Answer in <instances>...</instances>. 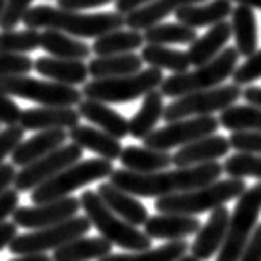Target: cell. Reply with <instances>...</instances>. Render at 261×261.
<instances>
[{
    "instance_id": "60d3db41",
    "label": "cell",
    "mask_w": 261,
    "mask_h": 261,
    "mask_svg": "<svg viewBox=\"0 0 261 261\" xmlns=\"http://www.w3.org/2000/svg\"><path fill=\"white\" fill-rule=\"evenodd\" d=\"M259 78H261V50H256L251 57L246 58L245 63L237 66V70L231 74L233 83L238 86L250 85Z\"/></svg>"
},
{
    "instance_id": "52a82bcc",
    "label": "cell",
    "mask_w": 261,
    "mask_h": 261,
    "mask_svg": "<svg viewBox=\"0 0 261 261\" xmlns=\"http://www.w3.org/2000/svg\"><path fill=\"white\" fill-rule=\"evenodd\" d=\"M113 162L106 159H88L78 161L73 166L61 170L60 174L51 177L50 180L38 185L32 190V202L35 205L58 200V198L70 197L71 192L85 187L96 180H102L113 174Z\"/></svg>"
},
{
    "instance_id": "7402d4cb",
    "label": "cell",
    "mask_w": 261,
    "mask_h": 261,
    "mask_svg": "<svg viewBox=\"0 0 261 261\" xmlns=\"http://www.w3.org/2000/svg\"><path fill=\"white\" fill-rule=\"evenodd\" d=\"M68 139L73 144H76L81 149H88L91 152L98 154L101 159L106 161H116L119 159V155L122 152L121 141L116 137L109 136L105 130H101L98 127L91 126H74L68 133Z\"/></svg>"
},
{
    "instance_id": "d6986e66",
    "label": "cell",
    "mask_w": 261,
    "mask_h": 261,
    "mask_svg": "<svg viewBox=\"0 0 261 261\" xmlns=\"http://www.w3.org/2000/svg\"><path fill=\"white\" fill-rule=\"evenodd\" d=\"M68 139V133L63 129L40 130L38 134L27 141H22L12 152V164L15 167H25L29 164L42 159L43 155L61 147Z\"/></svg>"
},
{
    "instance_id": "7dc6e473",
    "label": "cell",
    "mask_w": 261,
    "mask_h": 261,
    "mask_svg": "<svg viewBox=\"0 0 261 261\" xmlns=\"http://www.w3.org/2000/svg\"><path fill=\"white\" fill-rule=\"evenodd\" d=\"M240 261H261V223L253 231L242 256H240Z\"/></svg>"
},
{
    "instance_id": "db71d44e",
    "label": "cell",
    "mask_w": 261,
    "mask_h": 261,
    "mask_svg": "<svg viewBox=\"0 0 261 261\" xmlns=\"http://www.w3.org/2000/svg\"><path fill=\"white\" fill-rule=\"evenodd\" d=\"M10 261H53L45 253H30V255H20L17 259H10Z\"/></svg>"
},
{
    "instance_id": "cb8c5ba5",
    "label": "cell",
    "mask_w": 261,
    "mask_h": 261,
    "mask_svg": "<svg viewBox=\"0 0 261 261\" xmlns=\"http://www.w3.org/2000/svg\"><path fill=\"white\" fill-rule=\"evenodd\" d=\"M230 38H231L230 22H225L223 20V22L214 25L203 37L197 38L194 43H190L189 50L185 51L189 57L190 66L195 68L202 66L212 61L215 57H218V53L223 50Z\"/></svg>"
},
{
    "instance_id": "30bf717a",
    "label": "cell",
    "mask_w": 261,
    "mask_h": 261,
    "mask_svg": "<svg viewBox=\"0 0 261 261\" xmlns=\"http://www.w3.org/2000/svg\"><path fill=\"white\" fill-rule=\"evenodd\" d=\"M242 98V88L238 85H220L205 91L190 93L177 98L166 106L162 119L174 122L178 119L195 118V116H210L212 113H222L233 106Z\"/></svg>"
},
{
    "instance_id": "83f0119b",
    "label": "cell",
    "mask_w": 261,
    "mask_h": 261,
    "mask_svg": "<svg viewBox=\"0 0 261 261\" xmlns=\"http://www.w3.org/2000/svg\"><path fill=\"white\" fill-rule=\"evenodd\" d=\"M230 25L238 55L245 58L251 57L258 50V23L253 9L246 5H237L231 10Z\"/></svg>"
},
{
    "instance_id": "4316f807",
    "label": "cell",
    "mask_w": 261,
    "mask_h": 261,
    "mask_svg": "<svg viewBox=\"0 0 261 261\" xmlns=\"http://www.w3.org/2000/svg\"><path fill=\"white\" fill-rule=\"evenodd\" d=\"M231 2L230 0H210L208 4H197L187 5L178 9L174 15L177 22H180L192 29H200V27H214L231 15Z\"/></svg>"
},
{
    "instance_id": "d6a6232c",
    "label": "cell",
    "mask_w": 261,
    "mask_h": 261,
    "mask_svg": "<svg viewBox=\"0 0 261 261\" xmlns=\"http://www.w3.org/2000/svg\"><path fill=\"white\" fill-rule=\"evenodd\" d=\"M144 45V37L137 30H114L106 35L98 37L93 42L91 51L96 57H109V55L133 53Z\"/></svg>"
},
{
    "instance_id": "ac0fdd59",
    "label": "cell",
    "mask_w": 261,
    "mask_h": 261,
    "mask_svg": "<svg viewBox=\"0 0 261 261\" xmlns=\"http://www.w3.org/2000/svg\"><path fill=\"white\" fill-rule=\"evenodd\" d=\"M200 226V220L194 215L161 214L147 218V222L144 223V233L149 238L174 242V240H184L185 237L195 235Z\"/></svg>"
},
{
    "instance_id": "1f68e13d",
    "label": "cell",
    "mask_w": 261,
    "mask_h": 261,
    "mask_svg": "<svg viewBox=\"0 0 261 261\" xmlns=\"http://www.w3.org/2000/svg\"><path fill=\"white\" fill-rule=\"evenodd\" d=\"M164 109H166V106H164L162 93L157 91V89L147 93L144 96L139 111L129 119V134L134 139L147 137L155 129L157 122L162 119Z\"/></svg>"
},
{
    "instance_id": "5bb4252c",
    "label": "cell",
    "mask_w": 261,
    "mask_h": 261,
    "mask_svg": "<svg viewBox=\"0 0 261 261\" xmlns=\"http://www.w3.org/2000/svg\"><path fill=\"white\" fill-rule=\"evenodd\" d=\"M80 208V198L70 195L53 202L40 203L37 207H18L13 212V223L22 228L40 230L76 217Z\"/></svg>"
},
{
    "instance_id": "d590c367",
    "label": "cell",
    "mask_w": 261,
    "mask_h": 261,
    "mask_svg": "<svg viewBox=\"0 0 261 261\" xmlns=\"http://www.w3.org/2000/svg\"><path fill=\"white\" fill-rule=\"evenodd\" d=\"M220 126L231 130V133H261V108L243 105L230 106L223 109L218 116Z\"/></svg>"
},
{
    "instance_id": "9f6ffc18",
    "label": "cell",
    "mask_w": 261,
    "mask_h": 261,
    "mask_svg": "<svg viewBox=\"0 0 261 261\" xmlns=\"http://www.w3.org/2000/svg\"><path fill=\"white\" fill-rule=\"evenodd\" d=\"M5 4H7V0H0V20H2V15H4V10H5Z\"/></svg>"
},
{
    "instance_id": "e0dca14e",
    "label": "cell",
    "mask_w": 261,
    "mask_h": 261,
    "mask_svg": "<svg viewBox=\"0 0 261 261\" xmlns=\"http://www.w3.org/2000/svg\"><path fill=\"white\" fill-rule=\"evenodd\" d=\"M231 149L228 137L220 134H210L207 137L194 141L184 146L172 155V164L177 167H192L198 164L215 162L222 159Z\"/></svg>"
},
{
    "instance_id": "11a10c76",
    "label": "cell",
    "mask_w": 261,
    "mask_h": 261,
    "mask_svg": "<svg viewBox=\"0 0 261 261\" xmlns=\"http://www.w3.org/2000/svg\"><path fill=\"white\" fill-rule=\"evenodd\" d=\"M230 2H237L238 5H246L250 9L261 10V0H230Z\"/></svg>"
},
{
    "instance_id": "8992f818",
    "label": "cell",
    "mask_w": 261,
    "mask_h": 261,
    "mask_svg": "<svg viewBox=\"0 0 261 261\" xmlns=\"http://www.w3.org/2000/svg\"><path fill=\"white\" fill-rule=\"evenodd\" d=\"M162 80V70L147 68L126 76L86 81L81 93L86 99H94L105 105H121L144 98L147 93L159 88Z\"/></svg>"
},
{
    "instance_id": "ffe728a7",
    "label": "cell",
    "mask_w": 261,
    "mask_h": 261,
    "mask_svg": "<svg viewBox=\"0 0 261 261\" xmlns=\"http://www.w3.org/2000/svg\"><path fill=\"white\" fill-rule=\"evenodd\" d=\"M33 70L40 76L48 78L55 83L76 86L85 85L89 76L88 65L81 60H65V58H53V57H40L33 61Z\"/></svg>"
},
{
    "instance_id": "f35d334b",
    "label": "cell",
    "mask_w": 261,
    "mask_h": 261,
    "mask_svg": "<svg viewBox=\"0 0 261 261\" xmlns=\"http://www.w3.org/2000/svg\"><path fill=\"white\" fill-rule=\"evenodd\" d=\"M223 172L231 178H246L255 177L261 180V155L250 152H238L225 161Z\"/></svg>"
},
{
    "instance_id": "5b68a950",
    "label": "cell",
    "mask_w": 261,
    "mask_h": 261,
    "mask_svg": "<svg viewBox=\"0 0 261 261\" xmlns=\"http://www.w3.org/2000/svg\"><path fill=\"white\" fill-rule=\"evenodd\" d=\"M238 58L240 55L237 48H223L218 53V57H215L208 63L197 66L192 71L174 73L169 78H164L159 91L167 98H180V96L190 93L205 91V89L220 86L237 70Z\"/></svg>"
},
{
    "instance_id": "4dcf8cb0",
    "label": "cell",
    "mask_w": 261,
    "mask_h": 261,
    "mask_svg": "<svg viewBox=\"0 0 261 261\" xmlns=\"http://www.w3.org/2000/svg\"><path fill=\"white\" fill-rule=\"evenodd\" d=\"M40 48L53 58L86 60L91 55V46L83 40H76L58 30H43L40 33Z\"/></svg>"
},
{
    "instance_id": "9c48e42d",
    "label": "cell",
    "mask_w": 261,
    "mask_h": 261,
    "mask_svg": "<svg viewBox=\"0 0 261 261\" xmlns=\"http://www.w3.org/2000/svg\"><path fill=\"white\" fill-rule=\"evenodd\" d=\"M0 93L33 101L40 106H78L83 93L78 88L55 83V81L37 80L29 74L0 80Z\"/></svg>"
},
{
    "instance_id": "836d02e7",
    "label": "cell",
    "mask_w": 261,
    "mask_h": 261,
    "mask_svg": "<svg viewBox=\"0 0 261 261\" xmlns=\"http://www.w3.org/2000/svg\"><path fill=\"white\" fill-rule=\"evenodd\" d=\"M141 58L146 65L157 70H169L172 73L189 71L190 61L185 51L169 48L166 45H146L141 51Z\"/></svg>"
},
{
    "instance_id": "8fae6325",
    "label": "cell",
    "mask_w": 261,
    "mask_h": 261,
    "mask_svg": "<svg viewBox=\"0 0 261 261\" xmlns=\"http://www.w3.org/2000/svg\"><path fill=\"white\" fill-rule=\"evenodd\" d=\"M91 228L88 217H71L65 222L46 226V228L33 230L32 233L17 235L10 243L9 250L12 255H30V253H45L57 250L60 246L73 242Z\"/></svg>"
},
{
    "instance_id": "4fadbf2b",
    "label": "cell",
    "mask_w": 261,
    "mask_h": 261,
    "mask_svg": "<svg viewBox=\"0 0 261 261\" xmlns=\"http://www.w3.org/2000/svg\"><path fill=\"white\" fill-rule=\"evenodd\" d=\"M83 149L76 144H63L61 147L55 149L53 152L43 155L42 159L29 164L17 172L13 180V189L17 192H30L38 185L50 180L51 177L60 174L61 170L73 166L74 162L81 161Z\"/></svg>"
},
{
    "instance_id": "484cf974",
    "label": "cell",
    "mask_w": 261,
    "mask_h": 261,
    "mask_svg": "<svg viewBox=\"0 0 261 261\" xmlns=\"http://www.w3.org/2000/svg\"><path fill=\"white\" fill-rule=\"evenodd\" d=\"M119 161L126 170L136 174H152L166 170L172 166V155L167 150H155L149 147L127 146L122 149Z\"/></svg>"
},
{
    "instance_id": "603a6c76",
    "label": "cell",
    "mask_w": 261,
    "mask_h": 261,
    "mask_svg": "<svg viewBox=\"0 0 261 261\" xmlns=\"http://www.w3.org/2000/svg\"><path fill=\"white\" fill-rule=\"evenodd\" d=\"M78 113L83 119L93 122L101 130H105L116 139H124L129 136V121L113 108L105 102L94 99H81L78 105Z\"/></svg>"
},
{
    "instance_id": "f907efd6",
    "label": "cell",
    "mask_w": 261,
    "mask_h": 261,
    "mask_svg": "<svg viewBox=\"0 0 261 261\" xmlns=\"http://www.w3.org/2000/svg\"><path fill=\"white\" fill-rule=\"evenodd\" d=\"M15 175H17V170L13 164H0V194L13 184Z\"/></svg>"
},
{
    "instance_id": "bcb514c9",
    "label": "cell",
    "mask_w": 261,
    "mask_h": 261,
    "mask_svg": "<svg viewBox=\"0 0 261 261\" xmlns=\"http://www.w3.org/2000/svg\"><path fill=\"white\" fill-rule=\"evenodd\" d=\"M20 195L15 189H7L0 194V223H4L18 208Z\"/></svg>"
},
{
    "instance_id": "681fc988",
    "label": "cell",
    "mask_w": 261,
    "mask_h": 261,
    "mask_svg": "<svg viewBox=\"0 0 261 261\" xmlns=\"http://www.w3.org/2000/svg\"><path fill=\"white\" fill-rule=\"evenodd\" d=\"M18 235L17 225L13 222H4L0 223V251L4 248H9L10 243L13 242V238Z\"/></svg>"
},
{
    "instance_id": "6da1fadb",
    "label": "cell",
    "mask_w": 261,
    "mask_h": 261,
    "mask_svg": "<svg viewBox=\"0 0 261 261\" xmlns=\"http://www.w3.org/2000/svg\"><path fill=\"white\" fill-rule=\"evenodd\" d=\"M222 174L223 166H220L215 161L152 174H136L126 169H118L113 170V174L109 175V182L134 197L159 198L203 187V185L218 180Z\"/></svg>"
},
{
    "instance_id": "f5cc1de1",
    "label": "cell",
    "mask_w": 261,
    "mask_h": 261,
    "mask_svg": "<svg viewBox=\"0 0 261 261\" xmlns=\"http://www.w3.org/2000/svg\"><path fill=\"white\" fill-rule=\"evenodd\" d=\"M242 96L245 101L251 106L261 108V86H248L245 88V91H242Z\"/></svg>"
},
{
    "instance_id": "44dd1931",
    "label": "cell",
    "mask_w": 261,
    "mask_h": 261,
    "mask_svg": "<svg viewBox=\"0 0 261 261\" xmlns=\"http://www.w3.org/2000/svg\"><path fill=\"white\" fill-rule=\"evenodd\" d=\"M98 195L105 202L109 210H113L116 215L126 220L127 223L139 226L147 222L149 214L147 208L137 200L134 195L118 189L111 182H102L98 187Z\"/></svg>"
},
{
    "instance_id": "e575fe53",
    "label": "cell",
    "mask_w": 261,
    "mask_h": 261,
    "mask_svg": "<svg viewBox=\"0 0 261 261\" xmlns=\"http://www.w3.org/2000/svg\"><path fill=\"white\" fill-rule=\"evenodd\" d=\"M144 42L149 45H190L198 38L197 30L180 22L157 23L149 27L142 33Z\"/></svg>"
},
{
    "instance_id": "816d5d0a",
    "label": "cell",
    "mask_w": 261,
    "mask_h": 261,
    "mask_svg": "<svg viewBox=\"0 0 261 261\" xmlns=\"http://www.w3.org/2000/svg\"><path fill=\"white\" fill-rule=\"evenodd\" d=\"M154 0H116V12L121 13V15H127V13L134 12L141 7L147 5Z\"/></svg>"
},
{
    "instance_id": "277c9868",
    "label": "cell",
    "mask_w": 261,
    "mask_h": 261,
    "mask_svg": "<svg viewBox=\"0 0 261 261\" xmlns=\"http://www.w3.org/2000/svg\"><path fill=\"white\" fill-rule=\"evenodd\" d=\"M80 205L91 225L111 245L130 251H144L152 246V238H149L144 231H139L134 225L127 223L113 210H109L98 192L85 190L80 197Z\"/></svg>"
},
{
    "instance_id": "2e32d148",
    "label": "cell",
    "mask_w": 261,
    "mask_h": 261,
    "mask_svg": "<svg viewBox=\"0 0 261 261\" xmlns=\"http://www.w3.org/2000/svg\"><path fill=\"white\" fill-rule=\"evenodd\" d=\"M228 220H230V212L223 205L212 210L207 223L200 226L194 243L190 245L192 256H195L198 261H207L214 256L222 248V245L225 242Z\"/></svg>"
},
{
    "instance_id": "7bdbcfd3",
    "label": "cell",
    "mask_w": 261,
    "mask_h": 261,
    "mask_svg": "<svg viewBox=\"0 0 261 261\" xmlns=\"http://www.w3.org/2000/svg\"><path fill=\"white\" fill-rule=\"evenodd\" d=\"M228 141L231 149L238 150V152L261 155V133H248V130L233 133Z\"/></svg>"
},
{
    "instance_id": "7c38bea8",
    "label": "cell",
    "mask_w": 261,
    "mask_h": 261,
    "mask_svg": "<svg viewBox=\"0 0 261 261\" xmlns=\"http://www.w3.org/2000/svg\"><path fill=\"white\" fill-rule=\"evenodd\" d=\"M220 122L214 116H195V118L178 119L167 122V126L154 129L144 137V146L155 150H169L174 147H184L187 144L215 134Z\"/></svg>"
},
{
    "instance_id": "7a4b0ae2",
    "label": "cell",
    "mask_w": 261,
    "mask_h": 261,
    "mask_svg": "<svg viewBox=\"0 0 261 261\" xmlns=\"http://www.w3.org/2000/svg\"><path fill=\"white\" fill-rule=\"evenodd\" d=\"M22 22L33 30H58L78 38H98L126 27V18L118 12L81 13L51 5H35Z\"/></svg>"
},
{
    "instance_id": "ab89813d",
    "label": "cell",
    "mask_w": 261,
    "mask_h": 261,
    "mask_svg": "<svg viewBox=\"0 0 261 261\" xmlns=\"http://www.w3.org/2000/svg\"><path fill=\"white\" fill-rule=\"evenodd\" d=\"M33 70V60L29 55L0 53V80L23 76Z\"/></svg>"
},
{
    "instance_id": "f1b7e54d",
    "label": "cell",
    "mask_w": 261,
    "mask_h": 261,
    "mask_svg": "<svg viewBox=\"0 0 261 261\" xmlns=\"http://www.w3.org/2000/svg\"><path fill=\"white\" fill-rule=\"evenodd\" d=\"M144 61L141 55L136 53H122V55H109V57H96L89 60L88 73L93 80L102 78H118L126 74H134L142 70Z\"/></svg>"
},
{
    "instance_id": "f6af8a7d",
    "label": "cell",
    "mask_w": 261,
    "mask_h": 261,
    "mask_svg": "<svg viewBox=\"0 0 261 261\" xmlns=\"http://www.w3.org/2000/svg\"><path fill=\"white\" fill-rule=\"evenodd\" d=\"M20 116H22V109L13 101L10 96L0 93V124L13 126L20 122Z\"/></svg>"
},
{
    "instance_id": "74e56055",
    "label": "cell",
    "mask_w": 261,
    "mask_h": 261,
    "mask_svg": "<svg viewBox=\"0 0 261 261\" xmlns=\"http://www.w3.org/2000/svg\"><path fill=\"white\" fill-rule=\"evenodd\" d=\"M40 46V32L33 29L25 30H2L0 32V53L27 55Z\"/></svg>"
},
{
    "instance_id": "d4e9b609",
    "label": "cell",
    "mask_w": 261,
    "mask_h": 261,
    "mask_svg": "<svg viewBox=\"0 0 261 261\" xmlns=\"http://www.w3.org/2000/svg\"><path fill=\"white\" fill-rule=\"evenodd\" d=\"M202 2H205V0H154V2H150L147 5L141 7V9L124 15L126 27L137 32L146 30L149 27L161 23L164 18L172 15V13H175L178 9H182V7L197 5Z\"/></svg>"
},
{
    "instance_id": "ee69618b",
    "label": "cell",
    "mask_w": 261,
    "mask_h": 261,
    "mask_svg": "<svg viewBox=\"0 0 261 261\" xmlns=\"http://www.w3.org/2000/svg\"><path fill=\"white\" fill-rule=\"evenodd\" d=\"M25 129L20 124L7 126L0 130V164H4L7 155H12V152L18 147V144L23 141Z\"/></svg>"
},
{
    "instance_id": "8d00e7d4",
    "label": "cell",
    "mask_w": 261,
    "mask_h": 261,
    "mask_svg": "<svg viewBox=\"0 0 261 261\" xmlns=\"http://www.w3.org/2000/svg\"><path fill=\"white\" fill-rule=\"evenodd\" d=\"M190 245L185 240H174L157 248L136 251L130 255H108L98 261H178L187 255Z\"/></svg>"
},
{
    "instance_id": "9a60e30c",
    "label": "cell",
    "mask_w": 261,
    "mask_h": 261,
    "mask_svg": "<svg viewBox=\"0 0 261 261\" xmlns=\"http://www.w3.org/2000/svg\"><path fill=\"white\" fill-rule=\"evenodd\" d=\"M80 113L74 108L66 106H40L22 111L20 122L25 130H53L73 129L80 124Z\"/></svg>"
},
{
    "instance_id": "3957f363",
    "label": "cell",
    "mask_w": 261,
    "mask_h": 261,
    "mask_svg": "<svg viewBox=\"0 0 261 261\" xmlns=\"http://www.w3.org/2000/svg\"><path fill=\"white\" fill-rule=\"evenodd\" d=\"M246 190L245 180L242 178H226L215 180L203 187L189 192L159 197L155 200V210L159 214H180V215H197L212 212L222 207L226 202L238 198Z\"/></svg>"
},
{
    "instance_id": "f546056e",
    "label": "cell",
    "mask_w": 261,
    "mask_h": 261,
    "mask_svg": "<svg viewBox=\"0 0 261 261\" xmlns=\"http://www.w3.org/2000/svg\"><path fill=\"white\" fill-rule=\"evenodd\" d=\"M113 245L102 237H80L53 251V261H91L111 255Z\"/></svg>"
},
{
    "instance_id": "b9f144b4",
    "label": "cell",
    "mask_w": 261,
    "mask_h": 261,
    "mask_svg": "<svg viewBox=\"0 0 261 261\" xmlns=\"http://www.w3.org/2000/svg\"><path fill=\"white\" fill-rule=\"evenodd\" d=\"M33 0H7L0 29L2 30H15L18 23H22L25 13L30 10Z\"/></svg>"
},
{
    "instance_id": "ba28073f",
    "label": "cell",
    "mask_w": 261,
    "mask_h": 261,
    "mask_svg": "<svg viewBox=\"0 0 261 261\" xmlns=\"http://www.w3.org/2000/svg\"><path fill=\"white\" fill-rule=\"evenodd\" d=\"M261 215V182L245 190L238 197L235 210L230 215L225 242L215 261H240L246 243L256 228Z\"/></svg>"
},
{
    "instance_id": "6f0895ef",
    "label": "cell",
    "mask_w": 261,
    "mask_h": 261,
    "mask_svg": "<svg viewBox=\"0 0 261 261\" xmlns=\"http://www.w3.org/2000/svg\"><path fill=\"white\" fill-rule=\"evenodd\" d=\"M178 261H198V259H197L195 256H192V255H190V256H187V255H185V256H182V258L178 259Z\"/></svg>"
},
{
    "instance_id": "c3c4849f",
    "label": "cell",
    "mask_w": 261,
    "mask_h": 261,
    "mask_svg": "<svg viewBox=\"0 0 261 261\" xmlns=\"http://www.w3.org/2000/svg\"><path fill=\"white\" fill-rule=\"evenodd\" d=\"M111 2H116V0H57L60 9L76 10V12L96 9V7H102V5H108Z\"/></svg>"
}]
</instances>
